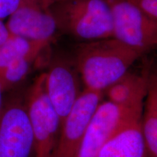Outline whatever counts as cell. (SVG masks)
<instances>
[{
    "mask_svg": "<svg viewBox=\"0 0 157 157\" xmlns=\"http://www.w3.org/2000/svg\"><path fill=\"white\" fill-rule=\"evenodd\" d=\"M144 55L112 37L80 43L74 63L84 88L104 93Z\"/></svg>",
    "mask_w": 157,
    "mask_h": 157,
    "instance_id": "obj_1",
    "label": "cell"
},
{
    "mask_svg": "<svg viewBox=\"0 0 157 157\" xmlns=\"http://www.w3.org/2000/svg\"><path fill=\"white\" fill-rule=\"evenodd\" d=\"M58 30L81 42L113 37L109 0H64L50 7Z\"/></svg>",
    "mask_w": 157,
    "mask_h": 157,
    "instance_id": "obj_2",
    "label": "cell"
},
{
    "mask_svg": "<svg viewBox=\"0 0 157 157\" xmlns=\"http://www.w3.org/2000/svg\"><path fill=\"white\" fill-rule=\"evenodd\" d=\"M24 102L34 137L35 157H51L58 143L62 123L47 93L44 71L25 87Z\"/></svg>",
    "mask_w": 157,
    "mask_h": 157,
    "instance_id": "obj_3",
    "label": "cell"
},
{
    "mask_svg": "<svg viewBox=\"0 0 157 157\" xmlns=\"http://www.w3.org/2000/svg\"><path fill=\"white\" fill-rule=\"evenodd\" d=\"M24 85L6 93L0 117V157H35L34 141L25 112Z\"/></svg>",
    "mask_w": 157,
    "mask_h": 157,
    "instance_id": "obj_4",
    "label": "cell"
},
{
    "mask_svg": "<svg viewBox=\"0 0 157 157\" xmlns=\"http://www.w3.org/2000/svg\"><path fill=\"white\" fill-rule=\"evenodd\" d=\"M113 38L145 54L157 50V20L129 0H109Z\"/></svg>",
    "mask_w": 157,
    "mask_h": 157,
    "instance_id": "obj_5",
    "label": "cell"
},
{
    "mask_svg": "<svg viewBox=\"0 0 157 157\" xmlns=\"http://www.w3.org/2000/svg\"><path fill=\"white\" fill-rule=\"evenodd\" d=\"M104 93L84 88L69 113L63 121L56 147L51 157H76L86 129Z\"/></svg>",
    "mask_w": 157,
    "mask_h": 157,
    "instance_id": "obj_6",
    "label": "cell"
},
{
    "mask_svg": "<svg viewBox=\"0 0 157 157\" xmlns=\"http://www.w3.org/2000/svg\"><path fill=\"white\" fill-rule=\"evenodd\" d=\"M5 25L10 34L50 44L58 31L50 9L40 0H21Z\"/></svg>",
    "mask_w": 157,
    "mask_h": 157,
    "instance_id": "obj_7",
    "label": "cell"
},
{
    "mask_svg": "<svg viewBox=\"0 0 157 157\" xmlns=\"http://www.w3.org/2000/svg\"><path fill=\"white\" fill-rule=\"evenodd\" d=\"M44 73L47 93L62 123L82 92L80 76L75 63L58 56L49 60Z\"/></svg>",
    "mask_w": 157,
    "mask_h": 157,
    "instance_id": "obj_8",
    "label": "cell"
},
{
    "mask_svg": "<svg viewBox=\"0 0 157 157\" xmlns=\"http://www.w3.org/2000/svg\"><path fill=\"white\" fill-rule=\"evenodd\" d=\"M143 105L129 109L98 157H148L142 128Z\"/></svg>",
    "mask_w": 157,
    "mask_h": 157,
    "instance_id": "obj_9",
    "label": "cell"
},
{
    "mask_svg": "<svg viewBox=\"0 0 157 157\" xmlns=\"http://www.w3.org/2000/svg\"><path fill=\"white\" fill-rule=\"evenodd\" d=\"M129 109L109 101H102L86 129L76 157H98Z\"/></svg>",
    "mask_w": 157,
    "mask_h": 157,
    "instance_id": "obj_10",
    "label": "cell"
},
{
    "mask_svg": "<svg viewBox=\"0 0 157 157\" xmlns=\"http://www.w3.org/2000/svg\"><path fill=\"white\" fill-rule=\"evenodd\" d=\"M150 71L143 74L128 71L104 92L107 101L125 109L143 105Z\"/></svg>",
    "mask_w": 157,
    "mask_h": 157,
    "instance_id": "obj_11",
    "label": "cell"
},
{
    "mask_svg": "<svg viewBox=\"0 0 157 157\" xmlns=\"http://www.w3.org/2000/svg\"><path fill=\"white\" fill-rule=\"evenodd\" d=\"M142 128L148 157H157V72H149L143 103Z\"/></svg>",
    "mask_w": 157,
    "mask_h": 157,
    "instance_id": "obj_12",
    "label": "cell"
},
{
    "mask_svg": "<svg viewBox=\"0 0 157 157\" xmlns=\"http://www.w3.org/2000/svg\"><path fill=\"white\" fill-rule=\"evenodd\" d=\"M50 45L9 34L8 37L0 44V73L18 59L26 57L40 58L41 55Z\"/></svg>",
    "mask_w": 157,
    "mask_h": 157,
    "instance_id": "obj_13",
    "label": "cell"
},
{
    "mask_svg": "<svg viewBox=\"0 0 157 157\" xmlns=\"http://www.w3.org/2000/svg\"><path fill=\"white\" fill-rule=\"evenodd\" d=\"M39 58L26 57L15 60L0 73V82L5 93L24 85Z\"/></svg>",
    "mask_w": 157,
    "mask_h": 157,
    "instance_id": "obj_14",
    "label": "cell"
},
{
    "mask_svg": "<svg viewBox=\"0 0 157 157\" xmlns=\"http://www.w3.org/2000/svg\"><path fill=\"white\" fill-rule=\"evenodd\" d=\"M149 16L157 20V0H129Z\"/></svg>",
    "mask_w": 157,
    "mask_h": 157,
    "instance_id": "obj_15",
    "label": "cell"
},
{
    "mask_svg": "<svg viewBox=\"0 0 157 157\" xmlns=\"http://www.w3.org/2000/svg\"><path fill=\"white\" fill-rule=\"evenodd\" d=\"M21 0H0V20L5 21L14 12Z\"/></svg>",
    "mask_w": 157,
    "mask_h": 157,
    "instance_id": "obj_16",
    "label": "cell"
},
{
    "mask_svg": "<svg viewBox=\"0 0 157 157\" xmlns=\"http://www.w3.org/2000/svg\"><path fill=\"white\" fill-rule=\"evenodd\" d=\"M9 34H10L5 25V21L0 20V44L8 37Z\"/></svg>",
    "mask_w": 157,
    "mask_h": 157,
    "instance_id": "obj_17",
    "label": "cell"
},
{
    "mask_svg": "<svg viewBox=\"0 0 157 157\" xmlns=\"http://www.w3.org/2000/svg\"><path fill=\"white\" fill-rule=\"evenodd\" d=\"M6 93L4 92L2 86L1 82H0V117H1L4 105H5Z\"/></svg>",
    "mask_w": 157,
    "mask_h": 157,
    "instance_id": "obj_18",
    "label": "cell"
},
{
    "mask_svg": "<svg viewBox=\"0 0 157 157\" xmlns=\"http://www.w3.org/2000/svg\"><path fill=\"white\" fill-rule=\"evenodd\" d=\"M62 1H64V0H40L42 5L48 9H50L51 6L55 5V4L58 3Z\"/></svg>",
    "mask_w": 157,
    "mask_h": 157,
    "instance_id": "obj_19",
    "label": "cell"
}]
</instances>
